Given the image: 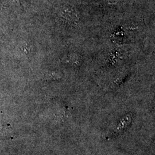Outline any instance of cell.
Returning <instances> with one entry per match:
<instances>
[{
  "label": "cell",
  "instance_id": "6da1fadb",
  "mask_svg": "<svg viewBox=\"0 0 155 155\" xmlns=\"http://www.w3.org/2000/svg\"><path fill=\"white\" fill-rule=\"evenodd\" d=\"M59 16L61 19L72 25L78 24L80 21L78 12L75 8L71 6L61 7L59 12Z\"/></svg>",
  "mask_w": 155,
  "mask_h": 155
},
{
  "label": "cell",
  "instance_id": "7a4b0ae2",
  "mask_svg": "<svg viewBox=\"0 0 155 155\" xmlns=\"http://www.w3.org/2000/svg\"><path fill=\"white\" fill-rule=\"evenodd\" d=\"M66 61L72 66H79L82 63V58L77 53H72L67 56Z\"/></svg>",
  "mask_w": 155,
  "mask_h": 155
},
{
  "label": "cell",
  "instance_id": "3957f363",
  "mask_svg": "<svg viewBox=\"0 0 155 155\" xmlns=\"http://www.w3.org/2000/svg\"><path fill=\"white\" fill-rule=\"evenodd\" d=\"M62 74L59 71H51L45 74V77L47 80H58L62 78Z\"/></svg>",
  "mask_w": 155,
  "mask_h": 155
}]
</instances>
